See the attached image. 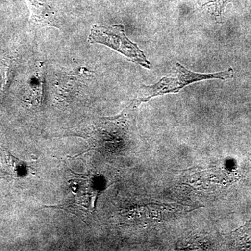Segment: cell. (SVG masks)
I'll return each mask as SVG.
<instances>
[{
  "label": "cell",
  "mask_w": 251,
  "mask_h": 251,
  "mask_svg": "<svg viewBox=\"0 0 251 251\" xmlns=\"http://www.w3.org/2000/svg\"><path fill=\"white\" fill-rule=\"evenodd\" d=\"M172 76L163 77L156 83L151 85H142L136 98L133 101L138 105L143 103H147L150 99L159 96L168 94H176L186 87V86L201 82V81L219 79L228 80L234 76V69L229 68L223 72L201 74L188 70L180 63L175 64Z\"/></svg>",
  "instance_id": "obj_1"
},
{
  "label": "cell",
  "mask_w": 251,
  "mask_h": 251,
  "mask_svg": "<svg viewBox=\"0 0 251 251\" xmlns=\"http://www.w3.org/2000/svg\"><path fill=\"white\" fill-rule=\"evenodd\" d=\"M88 41L90 44L108 46L123 54L130 62L136 63L145 69H151V63L149 62L143 51L140 49L138 44L132 42L127 37L123 25H94L91 28Z\"/></svg>",
  "instance_id": "obj_2"
},
{
  "label": "cell",
  "mask_w": 251,
  "mask_h": 251,
  "mask_svg": "<svg viewBox=\"0 0 251 251\" xmlns=\"http://www.w3.org/2000/svg\"><path fill=\"white\" fill-rule=\"evenodd\" d=\"M30 5L31 19L34 24L43 27H57L55 16L48 0H27Z\"/></svg>",
  "instance_id": "obj_3"
},
{
  "label": "cell",
  "mask_w": 251,
  "mask_h": 251,
  "mask_svg": "<svg viewBox=\"0 0 251 251\" xmlns=\"http://www.w3.org/2000/svg\"><path fill=\"white\" fill-rule=\"evenodd\" d=\"M3 170L5 175L13 178H22L27 176L31 166L26 162L18 159L6 150H3Z\"/></svg>",
  "instance_id": "obj_4"
},
{
  "label": "cell",
  "mask_w": 251,
  "mask_h": 251,
  "mask_svg": "<svg viewBox=\"0 0 251 251\" xmlns=\"http://www.w3.org/2000/svg\"><path fill=\"white\" fill-rule=\"evenodd\" d=\"M229 237L234 247L251 251V217L245 224L231 232Z\"/></svg>",
  "instance_id": "obj_5"
},
{
  "label": "cell",
  "mask_w": 251,
  "mask_h": 251,
  "mask_svg": "<svg viewBox=\"0 0 251 251\" xmlns=\"http://www.w3.org/2000/svg\"><path fill=\"white\" fill-rule=\"evenodd\" d=\"M14 75V65L9 61L0 69V95L4 96L9 90Z\"/></svg>",
  "instance_id": "obj_6"
}]
</instances>
